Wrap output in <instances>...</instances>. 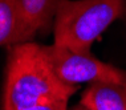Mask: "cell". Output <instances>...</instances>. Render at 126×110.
<instances>
[{
	"label": "cell",
	"mask_w": 126,
	"mask_h": 110,
	"mask_svg": "<svg viewBox=\"0 0 126 110\" xmlns=\"http://www.w3.org/2000/svg\"><path fill=\"white\" fill-rule=\"evenodd\" d=\"M17 13V44L32 41L39 33L53 29L59 0H13Z\"/></svg>",
	"instance_id": "4"
},
{
	"label": "cell",
	"mask_w": 126,
	"mask_h": 110,
	"mask_svg": "<svg viewBox=\"0 0 126 110\" xmlns=\"http://www.w3.org/2000/svg\"><path fill=\"white\" fill-rule=\"evenodd\" d=\"M19 21L13 0H0V47L17 44Z\"/></svg>",
	"instance_id": "6"
},
{
	"label": "cell",
	"mask_w": 126,
	"mask_h": 110,
	"mask_svg": "<svg viewBox=\"0 0 126 110\" xmlns=\"http://www.w3.org/2000/svg\"><path fill=\"white\" fill-rule=\"evenodd\" d=\"M126 13V0H59L53 24L54 45L90 53L93 43Z\"/></svg>",
	"instance_id": "2"
},
{
	"label": "cell",
	"mask_w": 126,
	"mask_h": 110,
	"mask_svg": "<svg viewBox=\"0 0 126 110\" xmlns=\"http://www.w3.org/2000/svg\"><path fill=\"white\" fill-rule=\"evenodd\" d=\"M80 104L89 110H126V85L93 82L84 90Z\"/></svg>",
	"instance_id": "5"
},
{
	"label": "cell",
	"mask_w": 126,
	"mask_h": 110,
	"mask_svg": "<svg viewBox=\"0 0 126 110\" xmlns=\"http://www.w3.org/2000/svg\"><path fill=\"white\" fill-rule=\"evenodd\" d=\"M56 76L63 82L78 86L82 82H110L126 85V72L102 63L92 53H80L59 45H43Z\"/></svg>",
	"instance_id": "3"
},
{
	"label": "cell",
	"mask_w": 126,
	"mask_h": 110,
	"mask_svg": "<svg viewBox=\"0 0 126 110\" xmlns=\"http://www.w3.org/2000/svg\"><path fill=\"white\" fill-rule=\"evenodd\" d=\"M19 110H68V101H56V102H48V104L33 105L29 106V108Z\"/></svg>",
	"instance_id": "7"
},
{
	"label": "cell",
	"mask_w": 126,
	"mask_h": 110,
	"mask_svg": "<svg viewBox=\"0 0 126 110\" xmlns=\"http://www.w3.org/2000/svg\"><path fill=\"white\" fill-rule=\"evenodd\" d=\"M77 89L56 76L41 44L27 41L8 47L1 110L69 101Z\"/></svg>",
	"instance_id": "1"
},
{
	"label": "cell",
	"mask_w": 126,
	"mask_h": 110,
	"mask_svg": "<svg viewBox=\"0 0 126 110\" xmlns=\"http://www.w3.org/2000/svg\"><path fill=\"white\" fill-rule=\"evenodd\" d=\"M70 110H89V109H86L84 105H81V104H77L76 106H73Z\"/></svg>",
	"instance_id": "8"
},
{
	"label": "cell",
	"mask_w": 126,
	"mask_h": 110,
	"mask_svg": "<svg viewBox=\"0 0 126 110\" xmlns=\"http://www.w3.org/2000/svg\"><path fill=\"white\" fill-rule=\"evenodd\" d=\"M124 17H125V19H126V13H125V16H124Z\"/></svg>",
	"instance_id": "9"
}]
</instances>
